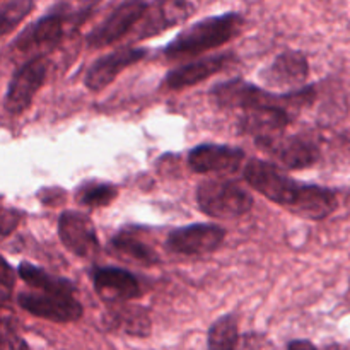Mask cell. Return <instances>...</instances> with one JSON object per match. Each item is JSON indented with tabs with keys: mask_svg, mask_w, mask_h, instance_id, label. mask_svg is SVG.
Listing matches in <instances>:
<instances>
[{
	"mask_svg": "<svg viewBox=\"0 0 350 350\" xmlns=\"http://www.w3.org/2000/svg\"><path fill=\"white\" fill-rule=\"evenodd\" d=\"M245 180L253 190L308 221H321L337 208L332 190L317 185L297 183L280 167L267 161L252 159L245 167Z\"/></svg>",
	"mask_w": 350,
	"mask_h": 350,
	"instance_id": "obj_1",
	"label": "cell"
},
{
	"mask_svg": "<svg viewBox=\"0 0 350 350\" xmlns=\"http://www.w3.org/2000/svg\"><path fill=\"white\" fill-rule=\"evenodd\" d=\"M3 211V208H2V205H0V212H2Z\"/></svg>",
	"mask_w": 350,
	"mask_h": 350,
	"instance_id": "obj_32",
	"label": "cell"
},
{
	"mask_svg": "<svg viewBox=\"0 0 350 350\" xmlns=\"http://www.w3.org/2000/svg\"><path fill=\"white\" fill-rule=\"evenodd\" d=\"M147 51L144 48H123V50L109 53L106 57L99 58L98 62L91 65V68L85 74V85L89 91L99 92L105 88H108L116 75L123 70V68L130 67V65L137 64L146 57Z\"/></svg>",
	"mask_w": 350,
	"mask_h": 350,
	"instance_id": "obj_14",
	"label": "cell"
},
{
	"mask_svg": "<svg viewBox=\"0 0 350 350\" xmlns=\"http://www.w3.org/2000/svg\"><path fill=\"white\" fill-rule=\"evenodd\" d=\"M197 204L211 217L236 219L252 211L253 197L234 181L207 180L198 185Z\"/></svg>",
	"mask_w": 350,
	"mask_h": 350,
	"instance_id": "obj_3",
	"label": "cell"
},
{
	"mask_svg": "<svg viewBox=\"0 0 350 350\" xmlns=\"http://www.w3.org/2000/svg\"><path fill=\"white\" fill-rule=\"evenodd\" d=\"M226 238V229L215 224H191L167 236V248L178 255H207L215 252Z\"/></svg>",
	"mask_w": 350,
	"mask_h": 350,
	"instance_id": "obj_9",
	"label": "cell"
},
{
	"mask_svg": "<svg viewBox=\"0 0 350 350\" xmlns=\"http://www.w3.org/2000/svg\"><path fill=\"white\" fill-rule=\"evenodd\" d=\"M19 304L27 313L55 323H72L82 317V306L74 296L46 293L19 294Z\"/></svg>",
	"mask_w": 350,
	"mask_h": 350,
	"instance_id": "obj_8",
	"label": "cell"
},
{
	"mask_svg": "<svg viewBox=\"0 0 350 350\" xmlns=\"http://www.w3.org/2000/svg\"><path fill=\"white\" fill-rule=\"evenodd\" d=\"M147 9H149L147 2L130 0V2L122 3L89 34L88 44L91 48H103L115 43L132 29L133 24H137L146 16Z\"/></svg>",
	"mask_w": 350,
	"mask_h": 350,
	"instance_id": "obj_10",
	"label": "cell"
},
{
	"mask_svg": "<svg viewBox=\"0 0 350 350\" xmlns=\"http://www.w3.org/2000/svg\"><path fill=\"white\" fill-rule=\"evenodd\" d=\"M58 236L68 252L81 258H92L99 252L98 234L91 219L77 211H67L58 219Z\"/></svg>",
	"mask_w": 350,
	"mask_h": 350,
	"instance_id": "obj_7",
	"label": "cell"
},
{
	"mask_svg": "<svg viewBox=\"0 0 350 350\" xmlns=\"http://www.w3.org/2000/svg\"><path fill=\"white\" fill-rule=\"evenodd\" d=\"M48 62L44 57H34L27 60L19 70L10 79L9 89H7L3 108L10 115H21L26 111L33 103L34 94L40 91L46 79Z\"/></svg>",
	"mask_w": 350,
	"mask_h": 350,
	"instance_id": "obj_4",
	"label": "cell"
},
{
	"mask_svg": "<svg viewBox=\"0 0 350 350\" xmlns=\"http://www.w3.org/2000/svg\"><path fill=\"white\" fill-rule=\"evenodd\" d=\"M64 21L60 14H48L17 38L16 46L23 51H41L43 57L44 51L53 50L64 38Z\"/></svg>",
	"mask_w": 350,
	"mask_h": 350,
	"instance_id": "obj_17",
	"label": "cell"
},
{
	"mask_svg": "<svg viewBox=\"0 0 350 350\" xmlns=\"http://www.w3.org/2000/svg\"><path fill=\"white\" fill-rule=\"evenodd\" d=\"M195 10V5L190 2H163L157 3L156 10L149 16V21L144 24V31L140 33V38L152 36L159 31L167 29L174 24L183 23L185 19L191 16Z\"/></svg>",
	"mask_w": 350,
	"mask_h": 350,
	"instance_id": "obj_18",
	"label": "cell"
},
{
	"mask_svg": "<svg viewBox=\"0 0 350 350\" xmlns=\"http://www.w3.org/2000/svg\"><path fill=\"white\" fill-rule=\"evenodd\" d=\"M19 277L27 284V286L34 287V289H38L40 293L74 296L75 289L68 280L50 275V273L44 272L43 269H38V267L31 265V263L27 262H23L19 265Z\"/></svg>",
	"mask_w": 350,
	"mask_h": 350,
	"instance_id": "obj_19",
	"label": "cell"
},
{
	"mask_svg": "<svg viewBox=\"0 0 350 350\" xmlns=\"http://www.w3.org/2000/svg\"><path fill=\"white\" fill-rule=\"evenodd\" d=\"M345 144H347V147L350 149V130L347 132V135H345Z\"/></svg>",
	"mask_w": 350,
	"mask_h": 350,
	"instance_id": "obj_30",
	"label": "cell"
},
{
	"mask_svg": "<svg viewBox=\"0 0 350 350\" xmlns=\"http://www.w3.org/2000/svg\"><path fill=\"white\" fill-rule=\"evenodd\" d=\"M34 9V3L29 0H14L7 2L0 7V38L14 29L19 23H23L24 17Z\"/></svg>",
	"mask_w": 350,
	"mask_h": 350,
	"instance_id": "obj_24",
	"label": "cell"
},
{
	"mask_svg": "<svg viewBox=\"0 0 350 350\" xmlns=\"http://www.w3.org/2000/svg\"><path fill=\"white\" fill-rule=\"evenodd\" d=\"M111 327L120 328L132 337H147L150 334V317L139 306H123L118 304L111 311Z\"/></svg>",
	"mask_w": 350,
	"mask_h": 350,
	"instance_id": "obj_20",
	"label": "cell"
},
{
	"mask_svg": "<svg viewBox=\"0 0 350 350\" xmlns=\"http://www.w3.org/2000/svg\"><path fill=\"white\" fill-rule=\"evenodd\" d=\"M111 246L120 256H126V258L144 263V265H154L159 260L152 248H149L146 243H142L130 232H120L118 236H115Z\"/></svg>",
	"mask_w": 350,
	"mask_h": 350,
	"instance_id": "obj_23",
	"label": "cell"
},
{
	"mask_svg": "<svg viewBox=\"0 0 350 350\" xmlns=\"http://www.w3.org/2000/svg\"><path fill=\"white\" fill-rule=\"evenodd\" d=\"M5 325H10L9 320H5V318H0V328L5 327Z\"/></svg>",
	"mask_w": 350,
	"mask_h": 350,
	"instance_id": "obj_29",
	"label": "cell"
},
{
	"mask_svg": "<svg viewBox=\"0 0 350 350\" xmlns=\"http://www.w3.org/2000/svg\"><path fill=\"white\" fill-rule=\"evenodd\" d=\"M118 197V188L105 181L89 180L82 183L75 191V202L91 208L108 207Z\"/></svg>",
	"mask_w": 350,
	"mask_h": 350,
	"instance_id": "obj_21",
	"label": "cell"
},
{
	"mask_svg": "<svg viewBox=\"0 0 350 350\" xmlns=\"http://www.w3.org/2000/svg\"><path fill=\"white\" fill-rule=\"evenodd\" d=\"M238 320L234 314H226L214 321L208 330V350H236L239 342Z\"/></svg>",
	"mask_w": 350,
	"mask_h": 350,
	"instance_id": "obj_22",
	"label": "cell"
},
{
	"mask_svg": "<svg viewBox=\"0 0 350 350\" xmlns=\"http://www.w3.org/2000/svg\"><path fill=\"white\" fill-rule=\"evenodd\" d=\"M245 24V17L238 12H226L222 16L207 17L181 31L166 46L164 53L170 58L198 55L228 43L238 36Z\"/></svg>",
	"mask_w": 350,
	"mask_h": 350,
	"instance_id": "obj_2",
	"label": "cell"
},
{
	"mask_svg": "<svg viewBox=\"0 0 350 350\" xmlns=\"http://www.w3.org/2000/svg\"><path fill=\"white\" fill-rule=\"evenodd\" d=\"M92 282H94L96 293L99 294L105 303L123 304L125 301H132L140 297V284L129 270L118 269V267H103L92 272Z\"/></svg>",
	"mask_w": 350,
	"mask_h": 350,
	"instance_id": "obj_12",
	"label": "cell"
},
{
	"mask_svg": "<svg viewBox=\"0 0 350 350\" xmlns=\"http://www.w3.org/2000/svg\"><path fill=\"white\" fill-rule=\"evenodd\" d=\"M211 96L215 105L221 108H241L246 111V109L258 108V106H280V108L287 109L284 94H270V92L263 91L250 82L241 81V79H232V81L215 85L212 88Z\"/></svg>",
	"mask_w": 350,
	"mask_h": 350,
	"instance_id": "obj_5",
	"label": "cell"
},
{
	"mask_svg": "<svg viewBox=\"0 0 350 350\" xmlns=\"http://www.w3.org/2000/svg\"><path fill=\"white\" fill-rule=\"evenodd\" d=\"M287 350H317V347L308 340H294L291 342Z\"/></svg>",
	"mask_w": 350,
	"mask_h": 350,
	"instance_id": "obj_28",
	"label": "cell"
},
{
	"mask_svg": "<svg viewBox=\"0 0 350 350\" xmlns=\"http://www.w3.org/2000/svg\"><path fill=\"white\" fill-rule=\"evenodd\" d=\"M245 152L238 147L202 144L188 156V166L198 174H231L241 167Z\"/></svg>",
	"mask_w": 350,
	"mask_h": 350,
	"instance_id": "obj_11",
	"label": "cell"
},
{
	"mask_svg": "<svg viewBox=\"0 0 350 350\" xmlns=\"http://www.w3.org/2000/svg\"><path fill=\"white\" fill-rule=\"evenodd\" d=\"M14 286V273L10 267L7 265L5 260L0 256V287L3 289H12Z\"/></svg>",
	"mask_w": 350,
	"mask_h": 350,
	"instance_id": "obj_27",
	"label": "cell"
},
{
	"mask_svg": "<svg viewBox=\"0 0 350 350\" xmlns=\"http://www.w3.org/2000/svg\"><path fill=\"white\" fill-rule=\"evenodd\" d=\"M289 122L291 115L287 109L280 106H258L243 113L239 118V130L253 135L256 140L272 139L282 135Z\"/></svg>",
	"mask_w": 350,
	"mask_h": 350,
	"instance_id": "obj_15",
	"label": "cell"
},
{
	"mask_svg": "<svg viewBox=\"0 0 350 350\" xmlns=\"http://www.w3.org/2000/svg\"><path fill=\"white\" fill-rule=\"evenodd\" d=\"M256 146L287 170H306L320 159V149L313 140L301 135L272 137L256 140Z\"/></svg>",
	"mask_w": 350,
	"mask_h": 350,
	"instance_id": "obj_6",
	"label": "cell"
},
{
	"mask_svg": "<svg viewBox=\"0 0 350 350\" xmlns=\"http://www.w3.org/2000/svg\"><path fill=\"white\" fill-rule=\"evenodd\" d=\"M21 221V214L14 208H3L0 212V236H9L17 228Z\"/></svg>",
	"mask_w": 350,
	"mask_h": 350,
	"instance_id": "obj_26",
	"label": "cell"
},
{
	"mask_svg": "<svg viewBox=\"0 0 350 350\" xmlns=\"http://www.w3.org/2000/svg\"><path fill=\"white\" fill-rule=\"evenodd\" d=\"M232 60H234L232 53H222L202 58V60L191 62V64L171 70L166 75V79H164V82H166L170 89L190 88V85L198 84V82L226 70L232 64Z\"/></svg>",
	"mask_w": 350,
	"mask_h": 350,
	"instance_id": "obj_16",
	"label": "cell"
},
{
	"mask_svg": "<svg viewBox=\"0 0 350 350\" xmlns=\"http://www.w3.org/2000/svg\"><path fill=\"white\" fill-rule=\"evenodd\" d=\"M325 350H338L337 345H330V347H327Z\"/></svg>",
	"mask_w": 350,
	"mask_h": 350,
	"instance_id": "obj_31",
	"label": "cell"
},
{
	"mask_svg": "<svg viewBox=\"0 0 350 350\" xmlns=\"http://www.w3.org/2000/svg\"><path fill=\"white\" fill-rule=\"evenodd\" d=\"M0 350H29V347L10 325H5L0 328Z\"/></svg>",
	"mask_w": 350,
	"mask_h": 350,
	"instance_id": "obj_25",
	"label": "cell"
},
{
	"mask_svg": "<svg viewBox=\"0 0 350 350\" xmlns=\"http://www.w3.org/2000/svg\"><path fill=\"white\" fill-rule=\"evenodd\" d=\"M310 75V65L301 51H284L265 70L262 72V81L275 89L297 91L306 82Z\"/></svg>",
	"mask_w": 350,
	"mask_h": 350,
	"instance_id": "obj_13",
	"label": "cell"
}]
</instances>
